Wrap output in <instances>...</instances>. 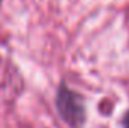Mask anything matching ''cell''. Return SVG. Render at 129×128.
<instances>
[{
  "label": "cell",
  "mask_w": 129,
  "mask_h": 128,
  "mask_svg": "<svg viewBox=\"0 0 129 128\" xmlns=\"http://www.w3.org/2000/svg\"><path fill=\"white\" fill-rule=\"evenodd\" d=\"M56 105L59 115L69 127L80 128L86 122V104L83 96L75 91L69 89L64 83L60 84L57 91Z\"/></svg>",
  "instance_id": "6da1fadb"
},
{
  "label": "cell",
  "mask_w": 129,
  "mask_h": 128,
  "mask_svg": "<svg viewBox=\"0 0 129 128\" xmlns=\"http://www.w3.org/2000/svg\"><path fill=\"white\" fill-rule=\"evenodd\" d=\"M123 127L129 128V112L125 115V118H123Z\"/></svg>",
  "instance_id": "7a4b0ae2"
},
{
  "label": "cell",
  "mask_w": 129,
  "mask_h": 128,
  "mask_svg": "<svg viewBox=\"0 0 129 128\" xmlns=\"http://www.w3.org/2000/svg\"><path fill=\"white\" fill-rule=\"evenodd\" d=\"M0 5H2V0H0Z\"/></svg>",
  "instance_id": "3957f363"
}]
</instances>
